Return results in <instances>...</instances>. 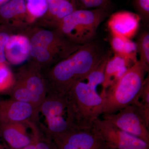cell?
I'll return each instance as SVG.
<instances>
[{"mask_svg":"<svg viewBox=\"0 0 149 149\" xmlns=\"http://www.w3.org/2000/svg\"><path fill=\"white\" fill-rule=\"evenodd\" d=\"M105 56L98 46L91 42L81 46L44 74L47 93H69L76 82L98 66Z\"/></svg>","mask_w":149,"mask_h":149,"instance_id":"1","label":"cell"},{"mask_svg":"<svg viewBox=\"0 0 149 149\" xmlns=\"http://www.w3.org/2000/svg\"><path fill=\"white\" fill-rule=\"evenodd\" d=\"M22 33L29 39L31 61L42 69L65 58L82 46L70 42L56 29L40 25H31Z\"/></svg>","mask_w":149,"mask_h":149,"instance_id":"2","label":"cell"},{"mask_svg":"<svg viewBox=\"0 0 149 149\" xmlns=\"http://www.w3.org/2000/svg\"><path fill=\"white\" fill-rule=\"evenodd\" d=\"M109 57L106 55L98 66L76 82L69 92L83 119L90 123L102 114L107 90L104 85L105 68Z\"/></svg>","mask_w":149,"mask_h":149,"instance_id":"3","label":"cell"},{"mask_svg":"<svg viewBox=\"0 0 149 149\" xmlns=\"http://www.w3.org/2000/svg\"><path fill=\"white\" fill-rule=\"evenodd\" d=\"M47 123L50 139L86 124L69 93L48 92L39 109Z\"/></svg>","mask_w":149,"mask_h":149,"instance_id":"4","label":"cell"},{"mask_svg":"<svg viewBox=\"0 0 149 149\" xmlns=\"http://www.w3.org/2000/svg\"><path fill=\"white\" fill-rule=\"evenodd\" d=\"M149 68L139 60L107 90L102 114L112 113L136 104Z\"/></svg>","mask_w":149,"mask_h":149,"instance_id":"5","label":"cell"},{"mask_svg":"<svg viewBox=\"0 0 149 149\" xmlns=\"http://www.w3.org/2000/svg\"><path fill=\"white\" fill-rule=\"evenodd\" d=\"M109 12L103 9H76L63 19L54 29L70 42L83 45L91 42Z\"/></svg>","mask_w":149,"mask_h":149,"instance_id":"6","label":"cell"},{"mask_svg":"<svg viewBox=\"0 0 149 149\" xmlns=\"http://www.w3.org/2000/svg\"><path fill=\"white\" fill-rule=\"evenodd\" d=\"M101 116L104 120L149 144V121L142 107L139 105L132 104L113 113Z\"/></svg>","mask_w":149,"mask_h":149,"instance_id":"7","label":"cell"},{"mask_svg":"<svg viewBox=\"0 0 149 149\" xmlns=\"http://www.w3.org/2000/svg\"><path fill=\"white\" fill-rule=\"evenodd\" d=\"M57 149H113L92 123H88L52 138Z\"/></svg>","mask_w":149,"mask_h":149,"instance_id":"8","label":"cell"},{"mask_svg":"<svg viewBox=\"0 0 149 149\" xmlns=\"http://www.w3.org/2000/svg\"><path fill=\"white\" fill-rule=\"evenodd\" d=\"M92 124L112 149H148L149 144L100 117L93 120Z\"/></svg>","mask_w":149,"mask_h":149,"instance_id":"9","label":"cell"},{"mask_svg":"<svg viewBox=\"0 0 149 149\" xmlns=\"http://www.w3.org/2000/svg\"><path fill=\"white\" fill-rule=\"evenodd\" d=\"M42 69L31 61L19 71L15 79L25 86L30 96L31 104L39 111L47 93V84Z\"/></svg>","mask_w":149,"mask_h":149,"instance_id":"10","label":"cell"},{"mask_svg":"<svg viewBox=\"0 0 149 149\" xmlns=\"http://www.w3.org/2000/svg\"><path fill=\"white\" fill-rule=\"evenodd\" d=\"M0 22L20 33L30 26L24 0H11L0 8Z\"/></svg>","mask_w":149,"mask_h":149,"instance_id":"11","label":"cell"},{"mask_svg":"<svg viewBox=\"0 0 149 149\" xmlns=\"http://www.w3.org/2000/svg\"><path fill=\"white\" fill-rule=\"evenodd\" d=\"M39 111L32 104L12 99L0 101V123L28 121L37 117Z\"/></svg>","mask_w":149,"mask_h":149,"instance_id":"12","label":"cell"},{"mask_svg":"<svg viewBox=\"0 0 149 149\" xmlns=\"http://www.w3.org/2000/svg\"><path fill=\"white\" fill-rule=\"evenodd\" d=\"M140 19L137 14L128 11L118 12L110 17L108 27L112 35L131 39L138 32Z\"/></svg>","mask_w":149,"mask_h":149,"instance_id":"13","label":"cell"},{"mask_svg":"<svg viewBox=\"0 0 149 149\" xmlns=\"http://www.w3.org/2000/svg\"><path fill=\"white\" fill-rule=\"evenodd\" d=\"M7 62L13 65L21 64L30 58V42L23 33H15L10 37L5 48Z\"/></svg>","mask_w":149,"mask_h":149,"instance_id":"14","label":"cell"},{"mask_svg":"<svg viewBox=\"0 0 149 149\" xmlns=\"http://www.w3.org/2000/svg\"><path fill=\"white\" fill-rule=\"evenodd\" d=\"M47 1V13L38 21L42 27L55 29L63 19L77 9L74 0Z\"/></svg>","mask_w":149,"mask_h":149,"instance_id":"15","label":"cell"},{"mask_svg":"<svg viewBox=\"0 0 149 149\" xmlns=\"http://www.w3.org/2000/svg\"><path fill=\"white\" fill-rule=\"evenodd\" d=\"M24 122L0 123V133L13 149L23 148L37 141L27 134Z\"/></svg>","mask_w":149,"mask_h":149,"instance_id":"16","label":"cell"},{"mask_svg":"<svg viewBox=\"0 0 149 149\" xmlns=\"http://www.w3.org/2000/svg\"><path fill=\"white\" fill-rule=\"evenodd\" d=\"M134 63L114 54L108 60L104 71V85L107 89L117 81Z\"/></svg>","mask_w":149,"mask_h":149,"instance_id":"17","label":"cell"},{"mask_svg":"<svg viewBox=\"0 0 149 149\" xmlns=\"http://www.w3.org/2000/svg\"><path fill=\"white\" fill-rule=\"evenodd\" d=\"M110 43L114 54L121 57L134 64L138 61L137 45L131 39L112 35Z\"/></svg>","mask_w":149,"mask_h":149,"instance_id":"18","label":"cell"},{"mask_svg":"<svg viewBox=\"0 0 149 149\" xmlns=\"http://www.w3.org/2000/svg\"><path fill=\"white\" fill-rule=\"evenodd\" d=\"M27 14L32 21L39 20L45 15L47 11V0H24Z\"/></svg>","mask_w":149,"mask_h":149,"instance_id":"19","label":"cell"},{"mask_svg":"<svg viewBox=\"0 0 149 149\" xmlns=\"http://www.w3.org/2000/svg\"><path fill=\"white\" fill-rule=\"evenodd\" d=\"M15 81V76L7 63H0V93L9 91Z\"/></svg>","mask_w":149,"mask_h":149,"instance_id":"20","label":"cell"},{"mask_svg":"<svg viewBox=\"0 0 149 149\" xmlns=\"http://www.w3.org/2000/svg\"><path fill=\"white\" fill-rule=\"evenodd\" d=\"M137 52L140 56V61L147 67L149 68V34L145 32L140 35L136 43Z\"/></svg>","mask_w":149,"mask_h":149,"instance_id":"21","label":"cell"},{"mask_svg":"<svg viewBox=\"0 0 149 149\" xmlns=\"http://www.w3.org/2000/svg\"><path fill=\"white\" fill-rule=\"evenodd\" d=\"M77 9H103L110 11L112 6L110 0H74Z\"/></svg>","mask_w":149,"mask_h":149,"instance_id":"22","label":"cell"},{"mask_svg":"<svg viewBox=\"0 0 149 149\" xmlns=\"http://www.w3.org/2000/svg\"><path fill=\"white\" fill-rule=\"evenodd\" d=\"M9 91L10 99L31 104L29 93L24 85L19 80L15 79V83Z\"/></svg>","mask_w":149,"mask_h":149,"instance_id":"23","label":"cell"},{"mask_svg":"<svg viewBox=\"0 0 149 149\" xmlns=\"http://www.w3.org/2000/svg\"><path fill=\"white\" fill-rule=\"evenodd\" d=\"M136 104L142 107L147 120L149 121V80L148 76L139 95Z\"/></svg>","mask_w":149,"mask_h":149,"instance_id":"24","label":"cell"},{"mask_svg":"<svg viewBox=\"0 0 149 149\" xmlns=\"http://www.w3.org/2000/svg\"><path fill=\"white\" fill-rule=\"evenodd\" d=\"M15 33L9 27L0 24V63H8L5 56V48L10 37Z\"/></svg>","mask_w":149,"mask_h":149,"instance_id":"25","label":"cell"},{"mask_svg":"<svg viewBox=\"0 0 149 149\" xmlns=\"http://www.w3.org/2000/svg\"><path fill=\"white\" fill-rule=\"evenodd\" d=\"M133 5L141 19H149V0H133Z\"/></svg>","mask_w":149,"mask_h":149,"instance_id":"26","label":"cell"},{"mask_svg":"<svg viewBox=\"0 0 149 149\" xmlns=\"http://www.w3.org/2000/svg\"><path fill=\"white\" fill-rule=\"evenodd\" d=\"M35 149H57L56 145L45 141H36L34 143Z\"/></svg>","mask_w":149,"mask_h":149,"instance_id":"27","label":"cell"},{"mask_svg":"<svg viewBox=\"0 0 149 149\" xmlns=\"http://www.w3.org/2000/svg\"><path fill=\"white\" fill-rule=\"evenodd\" d=\"M35 142L21 149H35V145H34Z\"/></svg>","mask_w":149,"mask_h":149,"instance_id":"28","label":"cell"},{"mask_svg":"<svg viewBox=\"0 0 149 149\" xmlns=\"http://www.w3.org/2000/svg\"><path fill=\"white\" fill-rule=\"evenodd\" d=\"M10 1L11 0H0V8Z\"/></svg>","mask_w":149,"mask_h":149,"instance_id":"29","label":"cell"}]
</instances>
